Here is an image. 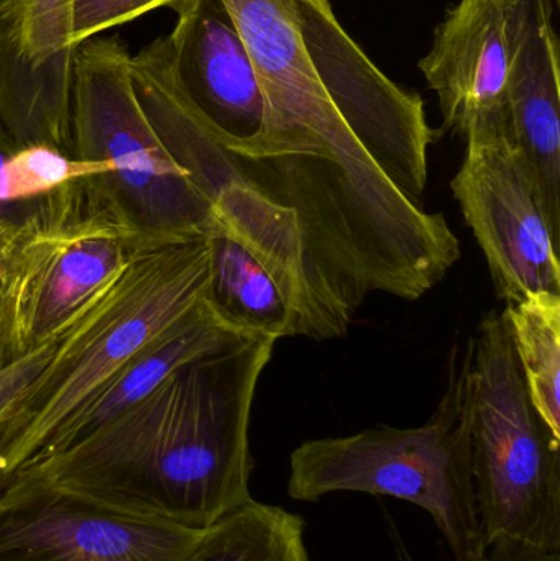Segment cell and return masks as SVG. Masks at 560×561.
Listing matches in <instances>:
<instances>
[{
	"label": "cell",
	"mask_w": 560,
	"mask_h": 561,
	"mask_svg": "<svg viewBox=\"0 0 560 561\" xmlns=\"http://www.w3.org/2000/svg\"><path fill=\"white\" fill-rule=\"evenodd\" d=\"M16 148L20 147H16L15 141H13L12 138H10L9 135L0 128V168H2L3 164H5V161L15 153Z\"/></svg>",
	"instance_id": "24"
},
{
	"label": "cell",
	"mask_w": 560,
	"mask_h": 561,
	"mask_svg": "<svg viewBox=\"0 0 560 561\" xmlns=\"http://www.w3.org/2000/svg\"><path fill=\"white\" fill-rule=\"evenodd\" d=\"M469 346L459 378L487 546L560 553V442L532 404L503 312L485 313Z\"/></svg>",
	"instance_id": "4"
},
{
	"label": "cell",
	"mask_w": 560,
	"mask_h": 561,
	"mask_svg": "<svg viewBox=\"0 0 560 561\" xmlns=\"http://www.w3.org/2000/svg\"><path fill=\"white\" fill-rule=\"evenodd\" d=\"M247 336L252 335H245L230 325L206 297L163 335L125 363L33 460L68 450L147 398L181 366Z\"/></svg>",
	"instance_id": "16"
},
{
	"label": "cell",
	"mask_w": 560,
	"mask_h": 561,
	"mask_svg": "<svg viewBox=\"0 0 560 561\" xmlns=\"http://www.w3.org/2000/svg\"><path fill=\"white\" fill-rule=\"evenodd\" d=\"M265 95L255 141L229 154L232 181L298 220L322 278L388 265L433 229L339 114L309 58L293 0H224Z\"/></svg>",
	"instance_id": "1"
},
{
	"label": "cell",
	"mask_w": 560,
	"mask_h": 561,
	"mask_svg": "<svg viewBox=\"0 0 560 561\" xmlns=\"http://www.w3.org/2000/svg\"><path fill=\"white\" fill-rule=\"evenodd\" d=\"M309 58L345 124L391 183L423 206L434 131L423 99L390 81L335 19L329 0H293Z\"/></svg>",
	"instance_id": "8"
},
{
	"label": "cell",
	"mask_w": 560,
	"mask_h": 561,
	"mask_svg": "<svg viewBox=\"0 0 560 561\" xmlns=\"http://www.w3.org/2000/svg\"><path fill=\"white\" fill-rule=\"evenodd\" d=\"M453 193L506 304L560 294L559 243L508 131L467 138Z\"/></svg>",
	"instance_id": "10"
},
{
	"label": "cell",
	"mask_w": 560,
	"mask_h": 561,
	"mask_svg": "<svg viewBox=\"0 0 560 561\" xmlns=\"http://www.w3.org/2000/svg\"><path fill=\"white\" fill-rule=\"evenodd\" d=\"M58 336L56 335L33 352L20 356L16 362L0 371V435L5 431L26 392L52 358Z\"/></svg>",
	"instance_id": "20"
},
{
	"label": "cell",
	"mask_w": 560,
	"mask_h": 561,
	"mask_svg": "<svg viewBox=\"0 0 560 561\" xmlns=\"http://www.w3.org/2000/svg\"><path fill=\"white\" fill-rule=\"evenodd\" d=\"M204 239L140 253L59 333L52 358L0 435V478L42 454L69 419L209 293Z\"/></svg>",
	"instance_id": "3"
},
{
	"label": "cell",
	"mask_w": 560,
	"mask_h": 561,
	"mask_svg": "<svg viewBox=\"0 0 560 561\" xmlns=\"http://www.w3.org/2000/svg\"><path fill=\"white\" fill-rule=\"evenodd\" d=\"M168 35L178 82L229 154L249 147L266 104L245 42L224 0H183Z\"/></svg>",
	"instance_id": "12"
},
{
	"label": "cell",
	"mask_w": 560,
	"mask_h": 561,
	"mask_svg": "<svg viewBox=\"0 0 560 561\" xmlns=\"http://www.w3.org/2000/svg\"><path fill=\"white\" fill-rule=\"evenodd\" d=\"M181 2L183 0H72V48L160 7L174 10Z\"/></svg>",
	"instance_id": "19"
},
{
	"label": "cell",
	"mask_w": 560,
	"mask_h": 561,
	"mask_svg": "<svg viewBox=\"0 0 560 561\" xmlns=\"http://www.w3.org/2000/svg\"><path fill=\"white\" fill-rule=\"evenodd\" d=\"M72 0H0V128L69 154Z\"/></svg>",
	"instance_id": "11"
},
{
	"label": "cell",
	"mask_w": 560,
	"mask_h": 561,
	"mask_svg": "<svg viewBox=\"0 0 560 561\" xmlns=\"http://www.w3.org/2000/svg\"><path fill=\"white\" fill-rule=\"evenodd\" d=\"M161 243L168 242L135 229L92 178L43 197L0 270L15 355L59 335L140 253Z\"/></svg>",
	"instance_id": "7"
},
{
	"label": "cell",
	"mask_w": 560,
	"mask_h": 561,
	"mask_svg": "<svg viewBox=\"0 0 560 561\" xmlns=\"http://www.w3.org/2000/svg\"><path fill=\"white\" fill-rule=\"evenodd\" d=\"M342 491L408 501L433 517L454 560L482 561L489 546L473 490L459 375H450L443 401L421 427L378 425L302 442L293 451L292 500L318 503Z\"/></svg>",
	"instance_id": "5"
},
{
	"label": "cell",
	"mask_w": 560,
	"mask_h": 561,
	"mask_svg": "<svg viewBox=\"0 0 560 561\" xmlns=\"http://www.w3.org/2000/svg\"><path fill=\"white\" fill-rule=\"evenodd\" d=\"M275 342L247 336L193 359L84 440L19 470L117 513L206 529L252 500L250 415Z\"/></svg>",
	"instance_id": "2"
},
{
	"label": "cell",
	"mask_w": 560,
	"mask_h": 561,
	"mask_svg": "<svg viewBox=\"0 0 560 561\" xmlns=\"http://www.w3.org/2000/svg\"><path fill=\"white\" fill-rule=\"evenodd\" d=\"M305 530L298 514L249 500L201 530L181 561H309Z\"/></svg>",
	"instance_id": "17"
},
{
	"label": "cell",
	"mask_w": 560,
	"mask_h": 561,
	"mask_svg": "<svg viewBox=\"0 0 560 561\" xmlns=\"http://www.w3.org/2000/svg\"><path fill=\"white\" fill-rule=\"evenodd\" d=\"M199 534L117 513L32 471L0 478V561H181Z\"/></svg>",
	"instance_id": "9"
},
{
	"label": "cell",
	"mask_w": 560,
	"mask_h": 561,
	"mask_svg": "<svg viewBox=\"0 0 560 561\" xmlns=\"http://www.w3.org/2000/svg\"><path fill=\"white\" fill-rule=\"evenodd\" d=\"M503 317L532 404L560 442V294L508 304Z\"/></svg>",
	"instance_id": "18"
},
{
	"label": "cell",
	"mask_w": 560,
	"mask_h": 561,
	"mask_svg": "<svg viewBox=\"0 0 560 561\" xmlns=\"http://www.w3.org/2000/svg\"><path fill=\"white\" fill-rule=\"evenodd\" d=\"M506 124L560 245L559 39L551 0H516Z\"/></svg>",
	"instance_id": "14"
},
{
	"label": "cell",
	"mask_w": 560,
	"mask_h": 561,
	"mask_svg": "<svg viewBox=\"0 0 560 561\" xmlns=\"http://www.w3.org/2000/svg\"><path fill=\"white\" fill-rule=\"evenodd\" d=\"M69 154L111 167L107 176L92 178V183L140 232L163 242L213 233V203L148 121L132 82V55L121 36H95L76 49Z\"/></svg>",
	"instance_id": "6"
},
{
	"label": "cell",
	"mask_w": 560,
	"mask_h": 561,
	"mask_svg": "<svg viewBox=\"0 0 560 561\" xmlns=\"http://www.w3.org/2000/svg\"><path fill=\"white\" fill-rule=\"evenodd\" d=\"M516 0H459L434 33L420 68L460 137L508 130L506 81Z\"/></svg>",
	"instance_id": "13"
},
{
	"label": "cell",
	"mask_w": 560,
	"mask_h": 561,
	"mask_svg": "<svg viewBox=\"0 0 560 561\" xmlns=\"http://www.w3.org/2000/svg\"><path fill=\"white\" fill-rule=\"evenodd\" d=\"M207 299L240 332L315 340L311 302L301 278L262 247L222 229L207 237Z\"/></svg>",
	"instance_id": "15"
},
{
	"label": "cell",
	"mask_w": 560,
	"mask_h": 561,
	"mask_svg": "<svg viewBox=\"0 0 560 561\" xmlns=\"http://www.w3.org/2000/svg\"><path fill=\"white\" fill-rule=\"evenodd\" d=\"M22 226H12V224H0V268L5 265L7 259L12 253L19 239Z\"/></svg>",
	"instance_id": "23"
},
{
	"label": "cell",
	"mask_w": 560,
	"mask_h": 561,
	"mask_svg": "<svg viewBox=\"0 0 560 561\" xmlns=\"http://www.w3.org/2000/svg\"><path fill=\"white\" fill-rule=\"evenodd\" d=\"M16 359H19V356L15 355V350H13L9 319H7L5 304H3L2 283H0V371H3L7 366L12 365Z\"/></svg>",
	"instance_id": "22"
},
{
	"label": "cell",
	"mask_w": 560,
	"mask_h": 561,
	"mask_svg": "<svg viewBox=\"0 0 560 561\" xmlns=\"http://www.w3.org/2000/svg\"><path fill=\"white\" fill-rule=\"evenodd\" d=\"M391 536H393L398 561H414L393 526H391ZM482 561H560V553L545 552L513 540H496L490 543Z\"/></svg>",
	"instance_id": "21"
}]
</instances>
